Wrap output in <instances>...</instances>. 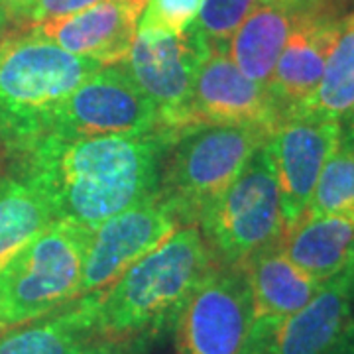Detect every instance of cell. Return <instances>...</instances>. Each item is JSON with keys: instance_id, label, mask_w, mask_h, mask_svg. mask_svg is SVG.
I'll use <instances>...</instances> for the list:
<instances>
[{"instance_id": "6da1fadb", "label": "cell", "mask_w": 354, "mask_h": 354, "mask_svg": "<svg viewBox=\"0 0 354 354\" xmlns=\"http://www.w3.org/2000/svg\"><path fill=\"white\" fill-rule=\"evenodd\" d=\"M167 134L65 140L46 136L18 158L16 176L44 197L55 221L95 230L160 189Z\"/></svg>"}, {"instance_id": "7a4b0ae2", "label": "cell", "mask_w": 354, "mask_h": 354, "mask_svg": "<svg viewBox=\"0 0 354 354\" xmlns=\"http://www.w3.org/2000/svg\"><path fill=\"white\" fill-rule=\"evenodd\" d=\"M218 266L201 230H176L132 264L106 290L97 291V339L144 344L174 329L191 295Z\"/></svg>"}, {"instance_id": "3957f363", "label": "cell", "mask_w": 354, "mask_h": 354, "mask_svg": "<svg viewBox=\"0 0 354 354\" xmlns=\"http://www.w3.org/2000/svg\"><path fill=\"white\" fill-rule=\"evenodd\" d=\"M102 65L79 57L38 28L0 38V146L10 158L26 153L50 132L55 109Z\"/></svg>"}, {"instance_id": "277c9868", "label": "cell", "mask_w": 354, "mask_h": 354, "mask_svg": "<svg viewBox=\"0 0 354 354\" xmlns=\"http://www.w3.org/2000/svg\"><path fill=\"white\" fill-rule=\"evenodd\" d=\"M270 132L246 124H199L187 128L165 150L158 199L181 225L199 223L205 209L232 185Z\"/></svg>"}, {"instance_id": "5b68a950", "label": "cell", "mask_w": 354, "mask_h": 354, "mask_svg": "<svg viewBox=\"0 0 354 354\" xmlns=\"http://www.w3.org/2000/svg\"><path fill=\"white\" fill-rule=\"evenodd\" d=\"M93 230L53 221L0 268V329L57 311L79 295L81 268Z\"/></svg>"}, {"instance_id": "8992f818", "label": "cell", "mask_w": 354, "mask_h": 354, "mask_svg": "<svg viewBox=\"0 0 354 354\" xmlns=\"http://www.w3.org/2000/svg\"><path fill=\"white\" fill-rule=\"evenodd\" d=\"M218 266H242L252 254L281 241L279 187L268 146H260L197 223Z\"/></svg>"}, {"instance_id": "52a82bcc", "label": "cell", "mask_w": 354, "mask_h": 354, "mask_svg": "<svg viewBox=\"0 0 354 354\" xmlns=\"http://www.w3.org/2000/svg\"><path fill=\"white\" fill-rule=\"evenodd\" d=\"M209 53H213L211 44L197 26L191 24L181 34L138 32L127 59L120 62L153 102L162 130L171 140L195 127L191 113L193 83Z\"/></svg>"}, {"instance_id": "ba28073f", "label": "cell", "mask_w": 354, "mask_h": 354, "mask_svg": "<svg viewBox=\"0 0 354 354\" xmlns=\"http://www.w3.org/2000/svg\"><path fill=\"white\" fill-rule=\"evenodd\" d=\"M160 132L164 130L153 102L128 75L124 65L114 64L102 65L64 99L51 116L48 136L136 138Z\"/></svg>"}, {"instance_id": "9c48e42d", "label": "cell", "mask_w": 354, "mask_h": 354, "mask_svg": "<svg viewBox=\"0 0 354 354\" xmlns=\"http://www.w3.org/2000/svg\"><path fill=\"white\" fill-rule=\"evenodd\" d=\"M252 323V293L242 266H215L177 321L179 353L241 354Z\"/></svg>"}, {"instance_id": "30bf717a", "label": "cell", "mask_w": 354, "mask_h": 354, "mask_svg": "<svg viewBox=\"0 0 354 354\" xmlns=\"http://www.w3.org/2000/svg\"><path fill=\"white\" fill-rule=\"evenodd\" d=\"M181 223L158 195L104 221L91 234L79 295L106 290L128 268L156 250Z\"/></svg>"}, {"instance_id": "8fae6325", "label": "cell", "mask_w": 354, "mask_h": 354, "mask_svg": "<svg viewBox=\"0 0 354 354\" xmlns=\"http://www.w3.org/2000/svg\"><path fill=\"white\" fill-rule=\"evenodd\" d=\"M341 142V122L283 114L266 142L279 187L283 234L304 218L319 176Z\"/></svg>"}, {"instance_id": "7c38bea8", "label": "cell", "mask_w": 354, "mask_h": 354, "mask_svg": "<svg viewBox=\"0 0 354 354\" xmlns=\"http://www.w3.org/2000/svg\"><path fill=\"white\" fill-rule=\"evenodd\" d=\"M193 124H246L276 128L283 111L268 87L252 81L227 53H209L195 73L191 99Z\"/></svg>"}, {"instance_id": "4fadbf2b", "label": "cell", "mask_w": 354, "mask_h": 354, "mask_svg": "<svg viewBox=\"0 0 354 354\" xmlns=\"http://www.w3.org/2000/svg\"><path fill=\"white\" fill-rule=\"evenodd\" d=\"M148 0H99L85 10L34 26L59 48L101 65L124 62Z\"/></svg>"}, {"instance_id": "5bb4252c", "label": "cell", "mask_w": 354, "mask_h": 354, "mask_svg": "<svg viewBox=\"0 0 354 354\" xmlns=\"http://www.w3.org/2000/svg\"><path fill=\"white\" fill-rule=\"evenodd\" d=\"M353 317L354 279L344 268L305 307L272 327L270 354H333Z\"/></svg>"}, {"instance_id": "9a60e30c", "label": "cell", "mask_w": 354, "mask_h": 354, "mask_svg": "<svg viewBox=\"0 0 354 354\" xmlns=\"http://www.w3.org/2000/svg\"><path fill=\"white\" fill-rule=\"evenodd\" d=\"M341 20L342 16L295 12L293 28L268 83V91L283 114L313 95L339 34Z\"/></svg>"}, {"instance_id": "2e32d148", "label": "cell", "mask_w": 354, "mask_h": 354, "mask_svg": "<svg viewBox=\"0 0 354 354\" xmlns=\"http://www.w3.org/2000/svg\"><path fill=\"white\" fill-rule=\"evenodd\" d=\"M97 293L81 295L57 311L0 329V354H81L97 339Z\"/></svg>"}, {"instance_id": "e0dca14e", "label": "cell", "mask_w": 354, "mask_h": 354, "mask_svg": "<svg viewBox=\"0 0 354 354\" xmlns=\"http://www.w3.org/2000/svg\"><path fill=\"white\" fill-rule=\"evenodd\" d=\"M242 270L252 293L254 319L281 321L309 304L321 288L291 262L279 242L252 254Z\"/></svg>"}, {"instance_id": "ac0fdd59", "label": "cell", "mask_w": 354, "mask_h": 354, "mask_svg": "<svg viewBox=\"0 0 354 354\" xmlns=\"http://www.w3.org/2000/svg\"><path fill=\"white\" fill-rule=\"evenodd\" d=\"M295 12L281 0H260L227 46L230 62L252 81L268 87L283 50Z\"/></svg>"}, {"instance_id": "d6986e66", "label": "cell", "mask_w": 354, "mask_h": 354, "mask_svg": "<svg viewBox=\"0 0 354 354\" xmlns=\"http://www.w3.org/2000/svg\"><path fill=\"white\" fill-rule=\"evenodd\" d=\"M354 242V216H304L281 236V250L319 283L344 270Z\"/></svg>"}, {"instance_id": "ffe728a7", "label": "cell", "mask_w": 354, "mask_h": 354, "mask_svg": "<svg viewBox=\"0 0 354 354\" xmlns=\"http://www.w3.org/2000/svg\"><path fill=\"white\" fill-rule=\"evenodd\" d=\"M354 111V12L342 16L319 85L309 99L286 114L341 122Z\"/></svg>"}, {"instance_id": "44dd1931", "label": "cell", "mask_w": 354, "mask_h": 354, "mask_svg": "<svg viewBox=\"0 0 354 354\" xmlns=\"http://www.w3.org/2000/svg\"><path fill=\"white\" fill-rule=\"evenodd\" d=\"M55 221L50 205L16 174L0 176V268Z\"/></svg>"}, {"instance_id": "7402d4cb", "label": "cell", "mask_w": 354, "mask_h": 354, "mask_svg": "<svg viewBox=\"0 0 354 354\" xmlns=\"http://www.w3.org/2000/svg\"><path fill=\"white\" fill-rule=\"evenodd\" d=\"M354 216V158L339 144L323 167L304 216Z\"/></svg>"}, {"instance_id": "603a6c76", "label": "cell", "mask_w": 354, "mask_h": 354, "mask_svg": "<svg viewBox=\"0 0 354 354\" xmlns=\"http://www.w3.org/2000/svg\"><path fill=\"white\" fill-rule=\"evenodd\" d=\"M260 0H203L193 24L199 28L213 51L227 53V46L244 18Z\"/></svg>"}, {"instance_id": "cb8c5ba5", "label": "cell", "mask_w": 354, "mask_h": 354, "mask_svg": "<svg viewBox=\"0 0 354 354\" xmlns=\"http://www.w3.org/2000/svg\"><path fill=\"white\" fill-rule=\"evenodd\" d=\"M203 0H148L138 20V32L181 34L201 10Z\"/></svg>"}, {"instance_id": "d4e9b609", "label": "cell", "mask_w": 354, "mask_h": 354, "mask_svg": "<svg viewBox=\"0 0 354 354\" xmlns=\"http://www.w3.org/2000/svg\"><path fill=\"white\" fill-rule=\"evenodd\" d=\"M99 0H2L8 22L18 28H34L85 10Z\"/></svg>"}, {"instance_id": "484cf974", "label": "cell", "mask_w": 354, "mask_h": 354, "mask_svg": "<svg viewBox=\"0 0 354 354\" xmlns=\"http://www.w3.org/2000/svg\"><path fill=\"white\" fill-rule=\"evenodd\" d=\"M276 323V319H254L241 354H270V333Z\"/></svg>"}, {"instance_id": "4316f807", "label": "cell", "mask_w": 354, "mask_h": 354, "mask_svg": "<svg viewBox=\"0 0 354 354\" xmlns=\"http://www.w3.org/2000/svg\"><path fill=\"white\" fill-rule=\"evenodd\" d=\"M144 344L128 341H109V339H95L81 354H142Z\"/></svg>"}, {"instance_id": "83f0119b", "label": "cell", "mask_w": 354, "mask_h": 354, "mask_svg": "<svg viewBox=\"0 0 354 354\" xmlns=\"http://www.w3.org/2000/svg\"><path fill=\"white\" fill-rule=\"evenodd\" d=\"M297 14H329L339 16L341 0H281Z\"/></svg>"}, {"instance_id": "f1b7e54d", "label": "cell", "mask_w": 354, "mask_h": 354, "mask_svg": "<svg viewBox=\"0 0 354 354\" xmlns=\"http://www.w3.org/2000/svg\"><path fill=\"white\" fill-rule=\"evenodd\" d=\"M339 144L354 158V111L341 120V142Z\"/></svg>"}, {"instance_id": "f546056e", "label": "cell", "mask_w": 354, "mask_h": 354, "mask_svg": "<svg viewBox=\"0 0 354 354\" xmlns=\"http://www.w3.org/2000/svg\"><path fill=\"white\" fill-rule=\"evenodd\" d=\"M333 354H354V317L348 325V329L344 330L342 339L337 344V348L333 351Z\"/></svg>"}, {"instance_id": "4dcf8cb0", "label": "cell", "mask_w": 354, "mask_h": 354, "mask_svg": "<svg viewBox=\"0 0 354 354\" xmlns=\"http://www.w3.org/2000/svg\"><path fill=\"white\" fill-rule=\"evenodd\" d=\"M348 272H351V276H353L354 279V242L353 246H351V252H348V260H346V266H344Z\"/></svg>"}, {"instance_id": "1f68e13d", "label": "cell", "mask_w": 354, "mask_h": 354, "mask_svg": "<svg viewBox=\"0 0 354 354\" xmlns=\"http://www.w3.org/2000/svg\"><path fill=\"white\" fill-rule=\"evenodd\" d=\"M6 22H8V18H6V12H4V4H2V0H0V38H2V32H4Z\"/></svg>"}]
</instances>
